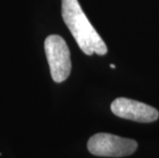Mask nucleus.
Listing matches in <instances>:
<instances>
[{"label":"nucleus","instance_id":"f257e3e1","mask_svg":"<svg viewBox=\"0 0 159 158\" xmlns=\"http://www.w3.org/2000/svg\"><path fill=\"white\" fill-rule=\"evenodd\" d=\"M62 16L71 34L85 55H106V43L90 24L78 0H62Z\"/></svg>","mask_w":159,"mask_h":158},{"label":"nucleus","instance_id":"f03ea898","mask_svg":"<svg viewBox=\"0 0 159 158\" xmlns=\"http://www.w3.org/2000/svg\"><path fill=\"white\" fill-rule=\"evenodd\" d=\"M44 49L52 80L57 83L65 81L71 73L70 50L66 41L60 35H49L44 41Z\"/></svg>","mask_w":159,"mask_h":158},{"label":"nucleus","instance_id":"7ed1b4c3","mask_svg":"<svg viewBox=\"0 0 159 158\" xmlns=\"http://www.w3.org/2000/svg\"><path fill=\"white\" fill-rule=\"evenodd\" d=\"M134 140L115 134L100 133L93 134L87 142V149L93 155L102 157H124L136 152Z\"/></svg>","mask_w":159,"mask_h":158},{"label":"nucleus","instance_id":"20e7f679","mask_svg":"<svg viewBox=\"0 0 159 158\" xmlns=\"http://www.w3.org/2000/svg\"><path fill=\"white\" fill-rule=\"evenodd\" d=\"M111 111L120 118L149 123L158 119L159 112L147 104L127 97H117L111 104Z\"/></svg>","mask_w":159,"mask_h":158},{"label":"nucleus","instance_id":"39448f33","mask_svg":"<svg viewBox=\"0 0 159 158\" xmlns=\"http://www.w3.org/2000/svg\"><path fill=\"white\" fill-rule=\"evenodd\" d=\"M110 67H111V68H112V69H115V65H114V64H111Z\"/></svg>","mask_w":159,"mask_h":158}]
</instances>
